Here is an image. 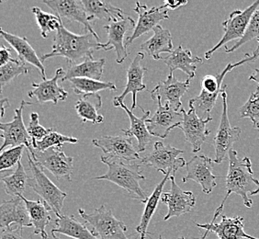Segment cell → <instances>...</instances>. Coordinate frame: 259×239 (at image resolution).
<instances>
[{"instance_id": "cell-1", "label": "cell", "mask_w": 259, "mask_h": 239, "mask_svg": "<svg viewBox=\"0 0 259 239\" xmlns=\"http://www.w3.org/2000/svg\"><path fill=\"white\" fill-rule=\"evenodd\" d=\"M229 169L225 179V189L226 195L222 204L215 211L214 216L211 222L214 223L215 220L223 214L225 202L232 193L239 195L243 199L244 206L251 208L253 205V201L249 199L248 194H252L258 189V179H254V172L252 170V162L248 156H244L240 160L238 154L235 150H230Z\"/></svg>"}, {"instance_id": "cell-2", "label": "cell", "mask_w": 259, "mask_h": 239, "mask_svg": "<svg viewBox=\"0 0 259 239\" xmlns=\"http://www.w3.org/2000/svg\"><path fill=\"white\" fill-rule=\"evenodd\" d=\"M102 45L103 44L99 43L90 32L83 35L75 34L62 25L55 33L53 50L42 55L40 60L45 62L55 56H59L64 57L68 65L76 64L79 60L93 59L94 52L103 50Z\"/></svg>"}, {"instance_id": "cell-3", "label": "cell", "mask_w": 259, "mask_h": 239, "mask_svg": "<svg viewBox=\"0 0 259 239\" xmlns=\"http://www.w3.org/2000/svg\"><path fill=\"white\" fill-rule=\"evenodd\" d=\"M258 57L259 45L254 50L253 55L245 54L244 58L241 61L234 64H228L225 69L216 75H205L201 80V91L199 96H197L194 99H191L189 102V104L192 105L194 107L197 115L200 119L207 120L211 118L210 112L214 108L218 97L222 94L224 90V87L222 85H223L225 75L235 67L254 62Z\"/></svg>"}, {"instance_id": "cell-4", "label": "cell", "mask_w": 259, "mask_h": 239, "mask_svg": "<svg viewBox=\"0 0 259 239\" xmlns=\"http://www.w3.org/2000/svg\"><path fill=\"white\" fill-rule=\"evenodd\" d=\"M101 161L108 166L107 173L94 179L109 180L114 184L125 189L133 199L139 200L141 203L146 204L147 195L140 186V180H145V177L142 173L141 167L137 164H125L123 161L115 158L101 156Z\"/></svg>"}, {"instance_id": "cell-5", "label": "cell", "mask_w": 259, "mask_h": 239, "mask_svg": "<svg viewBox=\"0 0 259 239\" xmlns=\"http://www.w3.org/2000/svg\"><path fill=\"white\" fill-rule=\"evenodd\" d=\"M28 154V161L32 177L29 179L28 186L34 190L35 193L40 196L47 205H49L53 213H55L57 218L63 215V207L67 194L62 191L51 180L39 165L32 158L29 150L26 149Z\"/></svg>"}, {"instance_id": "cell-6", "label": "cell", "mask_w": 259, "mask_h": 239, "mask_svg": "<svg viewBox=\"0 0 259 239\" xmlns=\"http://www.w3.org/2000/svg\"><path fill=\"white\" fill-rule=\"evenodd\" d=\"M80 216L93 227V233L100 239H130L126 235L127 226L121 220L115 217L112 211L102 205L91 214L78 210Z\"/></svg>"}, {"instance_id": "cell-7", "label": "cell", "mask_w": 259, "mask_h": 239, "mask_svg": "<svg viewBox=\"0 0 259 239\" xmlns=\"http://www.w3.org/2000/svg\"><path fill=\"white\" fill-rule=\"evenodd\" d=\"M228 86H224V90L222 92L223 100V112L221 116L219 127L216 132L213 139L215 148V163H222L225 161L226 155L229 154L230 150L233 149V145L235 142L239 141L242 130L239 127H232L230 124L228 116V95H227Z\"/></svg>"}, {"instance_id": "cell-8", "label": "cell", "mask_w": 259, "mask_h": 239, "mask_svg": "<svg viewBox=\"0 0 259 239\" xmlns=\"http://www.w3.org/2000/svg\"><path fill=\"white\" fill-rule=\"evenodd\" d=\"M259 9V0L254 1L251 5L244 10H234L230 14L227 20L223 22L225 33L217 45H215L210 50L205 53V59H210V57L216 51L223 45L228 44L232 41L241 40L245 30L249 25L250 20L254 12Z\"/></svg>"}, {"instance_id": "cell-9", "label": "cell", "mask_w": 259, "mask_h": 239, "mask_svg": "<svg viewBox=\"0 0 259 239\" xmlns=\"http://www.w3.org/2000/svg\"><path fill=\"white\" fill-rule=\"evenodd\" d=\"M26 149L29 150L32 158L41 169L49 170L58 180H72L74 157L66 155L61 148L52 147L44 152L34 151L31 146Z\"/></svg>"}, {"instance_id": "cell-10", "label": "cell", "mask_w": 259, "mask_h": 239, "mask_svg": "<svg viewBox=\"0 0 259 239\" xmlns=\"http://www.w3.org/2000/svg\"><path fill=\"white\" fill-rule=\"evenodd\" d=\"M151 97L157 103V110L152 118L146 121L147 128L151 135L165 139L171 130L180 127L183 121V114L181 110L176 111L168 104H162L159 95L155 90L151 91Z\"/></svg>"}, {"instance_id": "cell-11", "label": "cell", "mask_w": 259, "mask_h": 239, "mask_svg": "<svg viewBox=\"0 0 259 239\" xmlns=\"http://www.w3.org/2000/svg\"><path fill=\"white\" fill-rule=\"evenodd\" d=\"M183 150L178 149L171 145H164L162 142H156L154 145V149L142 158V164L147 167L155 168L157 171L163 174L176 175L177 171L184 168L187 165L183 157H179V155L183 154Z\"/></svg>"}, {"instance_id": "cell-12", "label": "cell", "mask_w": 259, "mask_h": 239, "mask_svg": "<svg viewBox=\"0 0 259 239\" xmlns=\"http://www.w3.org/2000/svg\"><path fill=\"white\" fill-rule=\"evenodd\" d=\"M214 160H211L205 154H197L187 162L186 170L187 174L182 178V182L190 180L196 181L201 186L205 194H209L216 187V179L219 176L213 174Z\"/></svg>"}, {"instance_id": "cell-13", "label": "cell", "mask_w": 259, "mask_h": 239, "mask_svg": "<svg viewBox=\"0 0 259 239\" xmlns=\"http://www.w3.org/2000/svg\"><path fill=\"white\" fill-rule=\"evenodd\" d=\"M189 106V112H187L184 108L181 109L183 121L179 128L184 133L186 141L190 143L192 146V152L196 154L200 151L201 146L207 141V137L209 135L207 125L212 121V118L200 119L197 115L194 107L190 104Z\"/></svg>"}, {"instance_id": "cell-14", "label": "cell", "mask_w": 259, "mask_h": 239, "mask_svg": "<svg viewBox=\"0 0 259 239\" xmlns=\"http://www.w3.org/2000/svg\"><path fill=\"white\" fill-rule=\"evenodd\" d=\"M135 26L136 24L135 20L127 16L124 20L110 22L108 25L103 27V29L107 31L109 38V41L102 45L103 51L108 52L111 49H114L116 53V62L118 64H122L129 55L126 42H124L125 35L129 30L135 29Z\"/></svg>"}, {"instance_id": "cell-15", "label": "cell", "mask_w": 259, "mask_h": 239, "mask_svg": "<svg viewBox=\"0 0 259 239\" xmlns=\"http://www.w3.org/2000/svg\"><path fill=\"white\" fill-rule=\"evenodd\" d=\"M33 103L27 102L25 100L21 101L20 108L15 110V116L12 122L8 124H0V129L2 131L0 136L4 139L3 145L1 146V152L6 147H17L20 145H24L25 147L31 146V137L28 130L23 123L22 112L25 105H32Z\"/></svg>"}, {"instance_id": "cell-16", "label": "cell", "mask_w": 259, "mask_h": 239, "mask_svg": "<svg viewBox=\"0 0 259 239\" xmlns=\"http://www.w3.org/2000/svg\"><path fill=\"white\" fill-rule=\"evenodd\" d=\"M169 179L171 183L170 190L164 192L161 198V202L166 205L168 208V212L164 216V221L190 213L196 205L195 195L191 191H185L181 189L176 182L175 175H172Z\"/></svg>"}, {"instance_id": "cell-17", "label": "cell", "mask_w": 259, "mask_h": 239, "mask_svg": "<svg viewBox=\"0 0 259 239\" xmlns=\"http://www.w3.org/2000/svg\"><path fill=\"white\" fill-rule=\"evenodd\" d=\"M92 144L103 151L107 157L131 162L141 160L132 138L127 136H101L92 140Z\"/></svg>"}, {"instance_id": "cell-18", "label": "cell", "mask_w": 259, "mask_h": 239, "mask_svg": "<svg viewBox=\"0 0 259 239\" xmlns=\"http://www.w3.org/2000/svg\"><path fill=\"white\" fill-rule=\"evenodd\" d=\"M44 3L48 6L51 10H54L55 15L60 17L61 19L63 18L72 22H78L84 25L85 30L93 35L96 40L100 43L99 35L96 33L92 26L90 25L91 20L87 14L81 0H44Z\"/></svg>"}, {"instance_id": "cell-19", "label": "cell", "mask_w": 259, "mask_h": 239, "mask_svg": "<svg viewBox=\"0 0 259 239\" xmlns=\"http://www.w3.org/2000/svg\"><path fill=\"white\" fill-rule=\"evenodd\" d=\"M65 74L64 68L59 67L56 70L53 78L42 80L40 83L33 82L31 84L32 90L28 93L29 98H35L40 104L53 102L56 105L59 101L66 100L68 97V92L63 87L59 86V80L64 77Z\"/></svg>"}, {"instance_id": "cell-20", "label": "cell", "mask_w": 259, "mask_h": 239, "mask_svg": "<svg viewBox=\"0 0 259 239\" xmlns=\"http://www.w3.org/2000/svg\"><path fill=\"white\" fill-rule=\"evenodd\" d=\"M134 10L138 14V21L133 34L126 39L127 46H130L141 36L154 30L160 21L169 19L168 11L163 10L161 7L148 9L145 4L136 2V7Z\"/></svg>"}, {"instance_id": "cell-21", "label": "cell", "mask_w": 259, "mask_h": 239, "mask_svg": "<svg viewBox=\"0 0 259 239\" xmlns=\"http://www.w3.org/2000/svg\"><path fill=\"white\" fill-rule=\"evenodd\" d=\"M145 58V54L140 52L135 59L132 61L129 68L127 70V84L125 86L123 92L115 97L113 102H123L125 97L129 93L133 94V104L131 110H135L137 106V94L140 91L146 90V86L144 83V76L147 71L146 67L141 65V62Z\"/></svg>"}, {"instance_id": "cell-22", "label": "cell", "mask_w": 259, "mask_h": 239, "mask_svg": "<svg viewBox=\"0 0 259 239\" xmlns=\"http://www.w3.org/2000/svg\"><path fill=\"white\" fill-rule=\"evenodd\" d=\"M115 107H120L121 109L124 110L125 112L129 117L130 122H131V127L128 130H121L122 133H124L125 136L133 138L135 137L137 140V151L138 153H143L145 152L147 146L151 143L153 139V135L148 131L146 121L149 119V110H145L143 108H141L144 115L142 117H136L133 110H129L127 106L124 104V102H113Z\"/></svg>"}, {"instance_id": "cell-23", "label": "cell", "mask_w": 259, "mask_h": 239, "mask_svg": "<svg viewBox=\"0 0 259 239\" xmlns=\"http://www.w3.org/2000/svg\"><path fill=\"white\" fill-rule=\"evenodd\" d=\"M190 80L188 78L186 81H180L173 73H169L167 78L161 81L154 90L159 95L162 104H168L173 110L180 111L182 109L181 98L190 89Z\"/></svg>"}, {"instance_id": "cell-24", "label": "cell", "mask_w": 259, "mask_h": 239, "mask_svg": "<svg viewBox=\"0 0 259 239\" xmlns=\"http://www.w3.org/2000/svg\"><path fill=\"white\" fill-rule=\"evenodd\" d=\"M12 224L21 228L33 226L25 203L20 196L4 202L0 207V227L9 228Z\"/></svg>"}, {"instance_id": "cell-25", "label": "cell", "mask_w": 259, "mask_h": 239, "mask_svg": "<svg viewBox=\"0 0 259 239\" xmlns=\"http://www.w3.org/2000/svg\"><path fill=\"white\" fill-rule=\"evenodd\" d=\"M196 225L201 229L213 232L217 234L218 239H259L244 232V218L240 216L227 217L223 214L219 224L210 222L209 224H196Z\"/></svg>"}, {"instance_id": "cell-26", "label": "cell", "mask_w": 259, "mask_h": 239, "mask_svg": "<svg viewBox=\"0 0 259 239\" xmlns=\"http://www.w3.org/2000/svg\"><path fill=\"white\" fill-rule=\"evenodd\" d=\"M1 36L17 52V54L19 55V59L35 66L37 69L40 71L42 79H47L45 67L42 64V61L38 57L37 53L31 47V45H30V43L28 42L26 37H20L18 35L11 34L10 32L5 31L3 29H1Z\"/></svg>"}, {"instance_id": "cell-27", "label": "cell", "mask_w": 259, "mask_h": 239, "mask_svg": "<svg viewBox=\"0 0 259 239\" xmlns=\"http://www.w3.org/2000/svg\"><path fill=\"white\" fill-rule=\"evenodd\" d=\"M164 63L168 66L170 73H173L175 70L180 69L183 71L190 79H192L196 75L197 65H201L203 59L199 56L192 55L191 51L184 49L182 45H180L168 56L164 57Z\"/></svg>"}, {"instance_id": "cell-28", "label": "cell", "mask_w": 259, "mask_h": 239, "mask_svg": "<svg viewBox=\"0 0 259 239\" xmlns=\"http://www.w3.org/2000/svg\"><path fill=\"white\" fill-rule=\"evenodd\" d=\"M20 197L25 203L26 207L30 214V221L34 227L33 234H40L41 239H48L46 226L50 224L52 221L51 214L53 210L41 200L30 201L26 199L23 195Z\"/></svg>"}, {"instance_id": "cell-29", "label": "cell", "mask_w": 259, "mask_h": 239, "mask_svg": "<svg viewBox=\"0 0 259 239\" xmlns=\"http://www.w3.org/2000/svg\"><path fill=\"white\" fill-rule=\"evenodd\" d=\"M81 2L91 20L99 19L110 23L124 20L127 17L123 10L112 5L109 1L81 0Z\"/></svg>"}, {"instance_id": "cell-30", "label": "cell", "mask_w": 259, "mask_h": 239, "mask_svg": "<svg viewBox=\"0 0 259 239\" xmlns=\"http://www.w3.org/2000/svg\"><path fill=\"white\" fill-rule=\"evenodd\" d=\"M106 60H93L87 58L80 64L68 65V69L65 71L62 82L69 81L72 78H90L100 80L104 71Z\"/></svg>"}, {"instance_id": "cell-31", "label": "cell", "mask_w": 259, "mask_h": 239, "mask_svg": "<svg viewBox=\"0 0 259 239\" xmlns=\"http://www.w3.org/2000/svg\"><path fill=\"white\" fill-rule=\"evenodd\" d=\"M141 50L145 52L147 55L155 60L162 59V53L173 52L172 35L169 30L162 28V26H156L154 29V35L149 40L145 41L141 45Z\"/></svg>"}, {"instance_id": "cell-32", "label": "cell", "mask_w": 259, "mask_h": 239, "mask_svg": "<svg viewBox=\"0 0 259 239\" xmlns=\"http://www.w3.org/2000/svg\"><path fill=\"white\" fill-rule=\"evenodd\" d=\"M55 228L52 229V234H65L75 239H100L92 230H90L85 224H81L74 215H65L55 220Z\"/></svg>"}, {"instance_id": "cell-33", "label": "cell", "mask_w": 259, "mask_h": 239, "mask_svg": "<svg viewBox=\"0 0 259 239\" xmlns=\"http://www.w3.org/2000/svg\"><path fill=\"white\" fill-rule=\"evenodd\" d=\"M101 107V97L98 93H95L83 95V97L76 101L75 110L83 123L90 122L93 125H100L104 122L103 115L98 113Z\"/></svg>"}, {"instance_id": "cell-34", "label": "cell", "mask_w": 259, "mask_h": 239, "mask_svg": "<svg viewBox=\"0 0 259 239\" xmlns=\"http://www.w3.org/2000/svg\"><path fill=\"white\" fill-rule=\"evenodd\" d=\"M170 174L164 175V179L161 180L159 184L155 187V190L153 191V193L150 195L147 199V202L145 204V208L144 210V213L142 215V218L140 221V224L136 227V232L139 234L140 238L145 239L147 236V228L150 224V221L152 219L153 215L155 213V211L157 209V206L159 204L162 195H163V189H164V185L166 183V181L170 179Z\"/></svg>"}, {"instance_id": "cell-35", "label": "cell", "mask_w": 259, "mask_h": 239, "mask_svg": "<svg viewBox=\"0 0 259 239\" xmlns=\"http://www.w3.org/2000/svg\"><path fill=\"white\" fill-rule=\"evenodd\" d=\"M29 177L26 173L24 167L20 161L17 165L16 169L12 174H7L1 178L2 182L4 183L6 193L12 197L22 196L25 192L26 187L29 183Z\"/></svg>"}, {"instance_id": "cell-36", "label": "cell", "mask_w": 259, "mask_h": 239, "mask_svg": "<svg viewBox=\"0 0 259 239\" xmlns=\"http://www.w3.org/2000/svg\"><path fill=\"white\" fill-rule=\"evenodd\" d=\"M69 82L72 90L76 95L95 94L101 90H117L113 82H103L90 78H72Z\"/></svg>"}, {"instance_id": "cell-37", "label": "cell", "mask_w": 259, "mask_h": 239, "mask_svg": "<svg viewBox=\"0 0 259 239\" xmlns=\"http://www.w3.org/2000/svg\"><path fill=\"white\" fill-rule=\"evenodd\" d=\"M77 142H78L77 138L62 135L60 133H57L53 130L45 136L44 139L40 140V141L31 139L30 145L33 149H35V151L44 152L52 147L61 148L65 144H76Z\"/></svg>"}, {"instance_id": "cell-38", "label": "cell", "mask_w": 259, "mask_h": 239, "mask_svg": "<svg viewBox=\"0 0 259 239\" xmlns=\"http://www.w3.org/2000/svg\"><path fill=\"white\" fill-rule=\"evenodd\" d=\"M32 13L36 18L37 24L40 28V33L42 38H48V33L51 31H57V30L63 25L60 17L55 14H51L48 12H45L38 7L32 8Z\"/></svg>"}, {"instance_id": "cell-39", "label": "cell", "mask_w": 259, "mask_h": 239, "mask_svg": "<svg viewBox=\"0 0 259 239\" xmlns=\"http://www.w3.org/2000/svg\"><path fill=\"white\" fill-rule=\"evenodd\" d=\"M29 68L26 66L25 62L19 59L10 60L8 64L0 67V85L1 90L6 85L20 75H27Z\"/></svg>"}, {"instance_id": "cell-40", "label": "cell", "mask_w": 259, "mask_h": 239, "mask_svg": "<svg viewBox=\"0 0 259 239\" xmlns=\"http://www.w3.org/2000/svg\"><path fill=\"white\" fill-rule=\"evenodd\" d=\"M240 118H249L254 128L259 129V86L240 108Z\"/></svg>"}, {"instance_id": "cell-41", "label": "cell", "mask_w": 259, "mask_h": 239, "mask_svg": "<svg viewBox=\"0 0 259 239\" xmlns=\"http://www.w3.org/2000/svg\"><path fill=\"white\" fill-rule=\"evenodd\" d=\"M254 39L257 41L259 44V9L254 12V15L252 16V18L250 20L249 25L245 30V33L243 36V38L238 42H236L232 47H230V48L226 47L225 53H227V54L233 53L240 48L241 46H243L246 43L254 40Z\"/></svg>"}, {"instance_id": "cell-42", "label": "cell", "mask_w": 259, "mask_h": 239, "mask_svg": "<svg viewBox=\"0 0 259 239\" xmlns=\"http://www.w3.org/2000/svg\"><path fill=\"white\" fill-rule=\"evenodd\" d=\"M24 145H20L17 147H11L10 149L6 150L0 154V170L6 171L10 170L13 166L21 161L22 152L24 149Z\"/></svg>"}, {"instance_id": "cell-43", "label": "cell", "mask_w": 259, "mask_h": 239, "mask_svg": "<svg viewBox=\"0 0 259 239\" xmlns=\"http://www.w3.org/2000/svg\"><path fill=\"white\" fill-rule=\"evenodd\" d=\"M27 130L31 139L40 141L54 129L53 128L47 129L44 126H41L39 123V114L37 112H32L30 114V123L27 127Z\"/></svg>"}, {"instance_id": "cell-44", "label": "cell", "mask_w": 259, "mask_h": 239, "mask_svg": "<svg viewBox=\"0 0 259 239\" xmlns=\"http://www.w3.org/2000/svg\"><path fill=\"white\" fill-rule=\"evenodd\" d=\"M0 239H25L22 235V228L16 225L15 227L10 226L9 228H1Z\"/></svg>"}, {"instance_id": "cell-45", "label": "cell", "mask_w": 259, "mask_h": 239, "mask_svg": "<svg viewBox=\"0 0 259 239\" xmlns=\"http://www.w3.org/2000/svg\"><path fill=\"white\" fill-rule=\"evenodd\" d=\"M188 4V1H180V0H164V5L161 6V8L167 9L170 10H179L180 8H182L183 6Z\"/></svg>"}, {"instance_id": "cell-46", "label": "cell", "mask_w": 259, "mask_h": 239, "mask_svg": "<svg viewBox=\"0 0 259 239\" xmlns=\"http://www.w3.org/2000/svg\"><path fill=\"white\" fill-rule=\"evenodd\" d=\"M10 49L7 48L5 45H1L0 49V66H3L6 64H8L12 57L10 56Z\"/></svg>"}, {"instance_id": "cell-47", "label": "cell", "mask_w": 259, "mask_h": 239, "mask_svg": "<svg viewBox=\"0 0 259 239\" xmlns=\"http://www.w3.org/2000/svg\"><path fill=\"white\" fill-rule=\"evenodd\" d=\"M8 107H10V102H9V100H8V99H5V98H3L2 100H0V112H1V118H3V117H4L6 109H7Z\"/></svg>"}, {"instance_id": "cell-48", "label": "cell", "mask_w": 259, "mask_h": 239, "mask_svg": "<svg viewBox=\"0 0 259 239\" xmlns=\"http://www.w3.org/2000/svg\"><path fill=\"white\" fill-rule=\"evenodd\" d=\"M249 80H253L254 82H256L259 85V69L258 68H254V73L249 76Z\"/></svg>"}, {"instance_id": "cell-49", "label": "cell", "mask_w": 259, "mask_h": 239, "mask_svg": "<svg viewBox=\"0 0 259 239\" xmlns=\"http://www.w3.org/2000/svg\"><path fill=\"white\" fill-rule=\"evenodd\" d=\"M209 231H208V230H206L205 231L204 234H202V236L200 237V238L199 239H206L207 238V236H208V234H209Z\"/></svg>"}, {"instance_id": "cell-50", "label": "cell", "mask_w": 259, "mask_h": 239, "mask_svg": "<svg viewBox=\"0 0 259 239\" xmlns=\"http://www.w3.org/2000/svg\"><path fill=\"white\" fill-rule=\"evenodd\" d=\"M257 186H258V189H256V190H255V191H254V192H253V193H252V194H251V195L258 194V193H259V183H258V185H257Z\"/></svg>"}, {"instance_id": "cell-51", "label": "cell", "mask_w": 259, "mask_h": 239, "mask_svg": "<svg viewBox=\"0 0 259 239\" xmlns=\"http://www.w3.org/2000/svg\"><path fill=\"white\" fill-rule=\"evenodd\" d=\"M158 239H164V236L163 235H160L159 238ZM176 239H186L185 238L184 236H181V237H179V238H176Z\"/></svg>"}, {"instance_id": "cell-52", "label": "cell", "mask_w": 259, "mask_h": 239, "mask_svg": "<svg viewBox=\"0 0 259 239\" xmlns=\"http://www.w3.org/2000/svg\"><path fill=\"white\" fill-rule=\"evenodd\" d=\"M52 235H53V238L54 239H61L59 238V237H57V236H56L55 234H52Z\"/></svg>"}, {"instance_id": "cell-53", "label": "cell", "mask_w": 259, "mask_h": 239, "mask_svg": "<svg viewBox=\"0 0 259 239\" xmlns=\"http://www.w3.org/2000/svg\"><path fill=\"white\" fill-rule=\"evenodd\" d=\"M259 130V129H258Z\"/></svg>"}]
</instances>
